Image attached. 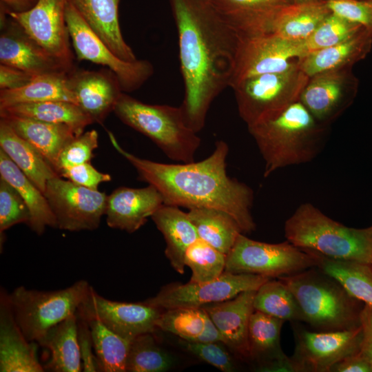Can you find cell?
<instances>
[{"label":"cell","mask_w":372,"mask_h":372,"mask_svg":"<svg viewBox=\"0 0 372 372\" xmlns=\"http://www.w3.org/2000/svg\"><path fill=\"white\" fill-rule=\"evenodd\" d=\"M169 2L184 83L181 107L187 123L198 133L212 102L229 86L239 36L207 0Z\"/></svg>","instance_id":"6da1fadb"},{"label":"cell","mask_w":372,"mask_h":372,"mask_svg":"<svg viewBox=\"0 0 372 372\" xmlns=\"http://www.w3.org/2000/svg\"><path fill=\"white\" fill-rule=\"evenodd\" d=\"M113 147L136 170L138 179L155 187L164 204L177 207L213 208L227 212L242 233L256 229L251 215L253 190L227 173L229 146L215 143L213 152L198 162L167 164L138 157L125 150L114 135L107 132Z\"/></svg>","instance_id":"7a4b0ae2"},{"label":"cell","mask_w":372,"mask_h":372,"mask_svg":"<svg viewBox=\"0 0 372 372\" xmlns=\"http://www.w3.org/2000/svg\"><path fill=\"white\" fill-rule=\"evenodd\" d=\"M247 128L268 177L279 169L313 161L323 148L329 126L318 122L298 101L276 117Z\"/></svg>","instance_id":"3957f363"},{"label":"cell","mask_w":372,"mask_h":372,"mask_svg":"<svg viewBox=\"0 0 372 372\" xmlns=\"http://www.w3.org/2000/svg\"><path fill=\"white\" fill-rule=\"evenodd\" d=\"M277 278L295 296L304 322L318 331H343L360 326L364 304L318 267Z\"/></svg>","instance_id":"277c9868"},{"label":"cell","mask_w":372,"mask_h":372,"mask_svg":"<svg viewBox=\"0 0 372 372\" xmlns=\"http://www.w3.org/2000/svg\"><path fill=\"white\" fill-rule=\"evenodd\" d=\"M284 230L287 240L301 249L331 259L372 265V238L367 229L347 227L310 203L295 210Z\"/></svg>","instance_id":"5b68a950"},{"label":"cell","mask_w":372,"mask_h":372,"mask_svg":"<svg viewBox=\"0 0 372 372\" xmlns=\"http://www.w3.org/2000/svg\"><path fill=\"white\" fill-rule=\"evenodd\" d=\"M113 112L123 123L150 138L169 158L194 161L201 141L187 123L181 106L147 104L123 92Z\"/></svg>","instance_id":"8992f818"},{"label":"cell","mask_w":372,"mask_h":372,"mask_svg":"<svg viewBox=\"0 0 372 372\" xmlns=\"http://www.w3.org/2000/svg\"><path fill=\"white\" fill-rule=\"evenodd\" d=\"M309 79L298 61L285 70L244 79L232 87L240 118L248 127L276 117L299 101Z\"/></svg>","instance_id":"52a82bcc"},{"label":"cell","mask_w":372,"mask_h":372,"mask_svg":"<svg viewBox=\"0 0 372 372\" xmlns=\"http://www.w3.org/2000/svg\"><path fill=\"white\" fill-rule=\"evenodd\" d=\"M90 287L84 280L50 291L20 286L8 293V298L24 335L29 341L37 342L50 328L76 313Z\"/></svg>","instance_id":"ba28073f"},{"label":"cell","mask_w":372,"mask_h":372,"mask_svg":"<svg viewBox=\"0 0 372 372\" xmlns=\"http://www.w3.org/2000/svg\"><path fill=\"white\" fill-rule=\"evenodd\" d=\"M314 252L286 240L267 243L240 234L227 255L225 271L254 273L269 278L291 275L317 266Z\"/></svg>","instance_id":"9c48e42d"},{"label":"cell","mask_w":372,"mask_h":372,"mask_svg":"<svg viewBox=\"0 0 372 372\" xmlns=\"http://www.w3.org/2000/svg\"><path fill=\"white\" fill-rule=\"evenodd\" d=\"M65 21L77 59L108 68L117 77L123 92L138 89L153 75L154 68L149 61L127 62L115 55L70 1L65 8Z\"/></svg>","instance_id":"30bf717a"},{"label":"cell","mask_w":372,"mask_h":372,"mask_svg":"<svg viewBox=\"0 0 372 372\" xmlns=\"http://www.w3.org/2000/svg\"><path fill=\"white\" fill-rule=\"evenodd\" d=\"M230 87L247 78L287 70L307 54L304 41L273 34H238Z\"/></svg>","instance_id":"8fae6325"},{"label":"cell","mask_w":372,"mask_h":372,"mask_svg":"<svg viewBox=\"0 0 372 372\" xmlns=\"http://www.w3.org/2000/svg\"><path fill=\"white\" fill-rule=\"evenodd\" d=\"M270 279L254 273H234L225 271L211 281L168 285L145 302L162 310L200 308L230 300L243 291H257Z\"/></svg>","instance_id":"7c38bea8"},{"label":"cell","mask_w":372,"mask_h":372,"mask_svg":"<svg viewBox=\"0 0 372 372\" xmlns=\"http://www.w3.org/2000/svg\"><path fill=\"white\" fill-rule=\"evenodd\" d=\"M44 195L60 229L94 230L105 214L107 196L105 192L77 185L60 176L48 180Z\"/></svg>","instance_id":"4fadbf2b"},{"label":"cell","mask_w":372,"mask_h":372,"mask_svg":"<svg viewBox=\"0 0 372 372\" xmlns=\"http://www.w3.org/2000/svg\"><path fill=\"white\" fill-rule=\"evenodd\" d=\"M293 326L295 349L291 358L294 372H331L332 367L361 347V326L338 331H309Z\"/></svg>","instance_id":"5bb4252c"},{"label":"cell","mask_w":372,"mask_h":372,"mask_svg":"<svg viewBox=\"0 0 372 372\" xmlns=\"http://www.w3.org/2000/svg\"><path fill=\"white\" fill-rule=\"evenodd\" d=\"M163 310L147 303L123 302L108 300L92 287L80 304L76 316L85 321L96 320L119 335L132 340L154 333Z\"/></svg>","instance_id":"9a60e30c"},{"label":"cell","mask_w":372,"mask_h":372,"mask_svg":"<svg viewBox=\"0 0 372 372\" xmlns=\"http://www.w3.org/2000/svg\"><path fill=\"white\" fill-rule=\"evenodd\" d=\"M68 1L37 0L26 11H8V14L33 40L71 71L74 68L65 21Z\"/></svg>","instance_id":"2e32d148"},{"label":"cell","mask_w":372,"mask_h":372,"mask_svg":"<svg viewBox=\"0 0 372 372\" xmlns=\"http://www.w3.org/2000/svg\"><path fill=\"white\" fill-rule=\"evenodd\" d=\"M358 87L352 68L326 71L309 77L299 101L318 122L329 127L353 103Z\"/></svg>","instance_id":"e0dca14e"},{"label":"cell","mask_w":372,"mask_h":372,"mask_svg":"<svg viewBox=\"0 0 372 372\" xmlns=\"http://www.w3.org/2000/svg\"><path fill=\"white\" fill-rule=\"evenodd\" d=\"M0 64L14 67L32 75L70 72L33 40L12 19L1 22Z\"/></svg>","instance_id":"ac0fdd59"},{"label":"cell","mask_w":372,"mask_h":372,"mask_svg":"<svg viewBox=\"0 0 372 372\" xmlns=\"http://www.w3.org/2000/svg\"><path fill=\"white\" fill-rule=\"evenodd\" d=\"M68 85L78 105L94 121L102 124L123 92L116 75L107 71L73 69Z\"/></svg>","instance_id":"d6986e66"},{"label":"cell","mask_w":372,"mask_h":372,"mask_svg":"<svg viewBox=\"0 0 372 372\" xmlns=\"http://www.w3.org/2000/svg\"><path fill=\"white\" fill-rule=\"evenodd\" d=\"M163 204V196L153 185L143 188L119 187L107 196V225L133 233L144 225Z\"/></svg>","instance_id":"ffe728a7"},{"label":"cell","mask_w":372,"mask_h":372,"mask_svg":"<svg viewBox=\"0 0 372 372\" xmlns=\"http://www.w3.org/2000/svg\"><path fill=\"white\" fill-rule=\"evenodd\" d=\"M256 291H243L230 300L203 307L220 333L223 343L244 360H250L248 332Z\"/></svg>","instance_id":"44dd1931"},{"label":"cell","mask_w":372,"mask_h":372,"mask_svg":"<svg viewBox=\"0 0 372 372\" xmlns=\"http://www.w3.org/2000/svg\"><path fill=\"white\" fill-rule=\"evenodd\" d=\"M37 342L24 335L13 314L8 293L0 292V371L43 372L39 361Z\"/></svg>","instance_id":"7402d4cb"},{"label":"cell","mask_w":372,"mask_h":372,"mask_svg":"<svg viewBox=\"0 0 372 372\" xmlns=\"http://www.w3.org/2000/svg\"><path fill=\"white\" fill-rule=\"evenodd\" d=\"M285 321L259 311L252 313L248 332L250 360L256 361L258 371L294 372L292 362L282 351L280 333Z\"/></svg>","instance_id":"603a6c76"},{"label":"cell","mask_w":372,"mask_h":372,"mask_svg":"<svg viewBox=\"0 0 372 372\" xmlns=\"http://www.w3.org/2000/svg\"><path fill=\"white\" fill-rule=\"evenodd\" d=\"M69 1L115 55L127 62L138 59L121 32L118 14L121 0Z\"/></svg>","instance_id":"cb8c5ba5"},{"label":"cell","mask_w":372,"mask_h":372,"mask_svg":"<svg viewBox=\"0 0 372 372\" xmlns=\"http://www.w3.org/2000/svg\"><path fill=\"white\" fill-rule=\"evenodd\" d=\"M241 35L267 34L274 15L292 0H207Z\"/></svg>","instance_id":"d4e9b609"},{"label":"cell","mask_w":372,"mask_h":372,"mask_svg":"<svg viewBox=\"0 0 372 372\" xmlns=\"http://www.w3.org/2000/svg\"><path fill=\"white\" fill-rule=\"evenodd\" d=\"M21 138L34 146L58 174L59 156L76 134L70 126L43 122L15 115L0 114Z\"/></svg>","instance_id":"484cf974"},{"label":"cell","mask_w":372,"mask_h":372,"mask_svg":"<svg viewBox=\"0 0 372 372\" xmlns=\"http://www.w3.org/2000/svg\"><path fill=\"white\" fill-rule=\"evenodd\" d=\"M372 48V34L362 28L351 37L334 45L309 52L298 60L301 70L311 77L318 73L352 68Z\"/></svg>","instance_id":"4316f807"},{"label":"cell","mask_w":372,"mask_h":372,"mask_svg":"<svg viewBox=\"0 0 372 372\" xmlns=\"http://www.w3.org/2000/svg\"><path fill=\"white\" fill-rule=\"evenodd\" d=\"M151 218L165 238L166 257L174 269L183 274L185 251L199 238L187 212L183 211L179 207L163 204Z\"/></svg>","instance_id":"83f0119b"},{"label":"cell","mask_w":372,"mask_h":372,"mask_svg":"<svg viewBox=\"0 0 372 372\" xmlns=\"http://www.w3.org/2000/svg\"><path fill=\"white\" fill-rule=\"evenodd\" d=\"M37 344L49 353L48 360L43 365L45 370L54 372L83 371L76 313L50 328Z\"/></svg>","instance_id":"f1b7e54d"},{"label":"cell","mask_w":372,"mask_h":372,"mask_svg":"<svg viewBox=\"0 0 372 372\" xmlns=\"http://www.w3.org/2000/svg\"><path fill=\"white\" fill-rule=\"evenodd\" d=\"M0 177L22 197L30 214L28 226L38 235L47 227H57L55 216L44 194L0 148Z\"/></svg>","instance_id":"f546056e"},{"label":"cell","mask_w":372,"mask_h":372,"mask_svg":"<svg viewBox=\"0 0 372 372\" xmlns=\"http://www.w3.org/2000/svg\"><path fill=\"white\" fill-rule=\"evenodd\" d=\"M0 148L43 194L48 180L59 176L45 158L2 118Z\"/></svg>","instance_id":"4dcf8cb0"},{"label":"cell","mask_w":372,"mask_h":372,"mask_svg":"<svg viewBox=\"0 0 372 372\" xmlns=\"http://www.w3.org/2000/svg\"><path fill=\"white\" fill-rule=\"evenodd\" d=\"M331 12L326 1L288 4L274 15L269 34L305 41Z\"/></svg>","instance_id":"1f68e13d"},{"label":"cell","mask_w":372,"mask_h":372,"mask_svg":"<svg viewBox=\"0 0 372 372\" xmlns=\"http://www.w3.org/2000/svg\"><path fill=\"white\" fill-rule=\"evenodd\" d=\"M48 101H63L78 105L77 99L68 85V72L35 75L22 87L0 91V109Z\"/></svg>","instance_id":"d6a6232c"},{"label":"cell","mask_w":372,"mask_h":372,"mask_svg":"<svg viewBox=\"0 0 372 372\" xmlns=\"http://www.w3.org/2000/svg\"><path fill=\"white\" fill-rule=\"evenodd\" d=\"M158 329L189 342L223 343L220 333L203 307L165 310L158 320Z\"/></svg>","instance_id":"836d02e7"},{"label":"cell","mask_w":372,"mask_h":372,"mask_svg":"<svg viewBox=\"0 0 372 372\" xmlns=\"http://www.w3.org/2000/svg\"><path fill=\"white\" fill-rule=\"evenodd\" d=\"M0 114L67 125L74 130L76 136L84 132L87 125L94 123L78 105L63 101L17 104L0 109Z\"/></svg>","instance_id":"e575fe53"},{"label":"cell","mask_w":372,"mask_h":372,"mask_svg":"<svg viewBox=\"0 0 372 372\" xmlns=\"http://www.w3.org/2000/svg\"><path fill=\"white\" fill-rule=\"evenodd\" d=\"M188 216L195 227L199 238L223 254L227 255L242 230L235 219L222 210L194 207Z\"/></svg>","instance_id":"d590c367"},{"label":"cell","mask_w":372,"mask_h":372,"mask_svg":"<svg viewBox=\"0 0 372 372\" xmlns=\"http://www.w3.org/2000/svg\"><path fill=\"white\" fill-rule=\"evenodd\" d=\"M314 253L318 260L316 267L335 279L353 298L372 309L371 264L335 260Z\"/></svg>","instance_id":"8d00e7d4"},{"label":"cell","mask_w":372,"mask_h":372,"mask_svg":"<svg viewBox=\"0 0 372 372\" xmlns=\"http://www.w3.org/2000/svg\"><path fill=\"white\" fill-rule=\"evenodd\" d=\"M86 322L91 330L99 371L125 372L132 341L112 331L99 320Z\"/></svg>","instance_id":"74e56055"},{"label":"cell","mask_w":372,"mask_h":372,"mask_svg":"<svg viewBox=\"0 0 372 372\" xmlns=\"http://www.w3.org/2000/svg\"><path fill=\"white\" fill-rule=\"evenodd\" d=\"M254 310L293 323L304 322L297 300L279 279L269 280L256 291Z\"/></svg>","instance_id":"f35d334b"},{"label":"cell","mask_w":372,"mask_h":372,"mask_svg":"<svg viewBox=\"0 0 372 372\" xmlns=\"http://www.w3.org/2000/svg\"><path fill=\"white\" fill-rule=\"evenodd\" d=\"M174 357L157 343L153 333L140 335L132 340L126 371L164 372L174 365Z\"/></svg>","instance_id":"ab89813d"},{"label":"cell","mask_w":372,"mask_h":372,"mask_svg":"<svg viewBox=\"0 0 372 372\" xmlns=\"http://www.w3.org/2000/svg\"><path fill=\"white\" fill-rule=\"evenodd\" d=\"M227 255L198 238L185 251L184 262L192 270L191 282H202L218 278L225 270Z\"/></svg>","instance_id":"60d3db41"},{"label":"cell","mask_w":372,"mask_h":372,"mask_svg":"<svg viewBox=\"0 0 372 372\" xmlns=\"http://www.w3.org/2000/svg\"><path fill=\"white\" fill-rule=\"evenodd\" d=\"M362 28L361 25L331 11L304 41L307 52L338 44L351 37Z\"/></svg>","instance_id":"b9f144b4"},{"label":"cell","mask_w":372,"mask_h":372,"mask_svg":"<svg viewBox=\"0 0 372 372\" xmlns=\"http://www.w3.org/2000/svg\"><path fill=\"white\" fill-rule=\"evenodd\" d=\"M29 209L17 191L0 177V234L19 223L28 225Z\"/></svg>","instance_id":"7bdbcfd3"},{"label":"cell","mask_w":372,"mask_h":372,"mask_svg":"<svg viewBox=\"0 0 372 372\" xmlns=\"http://www.w3.org/2000/svg\"><path fill=\"white\" fill-rule=\"evenodd\" d=\"M99 146V134L92 130L75 136L62 150L58 163V174L63 168L90 162Z\"/></svg>","instance_id":"ee69618b"},{"label":"cell","mask_w":372,"mask_h":372,"mask_svg":"<svg viewBox=\"0 0 372 372\" xmlns=\"http://www.w3.org/2000/svg\"><path fill=\"white\" fill-rule=\"evenodd\" d=\"M219 342H189L182 340L181 345L192 354L225 372L233 371L234 362Z\"/></svg>","instance_id":"f6af8a7d"},{"label":"cell","mask_w":372,"mask_h":372,"mask_svg":"<svg viewBox=\"0 0 372 372\" xmlns=\"http://www.w3.org/2000/svg\"><path fill=\"white\" fill-rule=\"evenodd\" d=\"M330 10L364 28L372 34V0H331Z\"/></svg>","instance_id":"bcb514c9"},{"label":"cell","mask_w":372,"mask_h":372,"mask_svg":"<svg viewBox=\"0 0 372 372\" xmlns=\"http://www.w3.org/2000/svg\"><path fill=\"white\" fill-rule=\"evenodd\" d=\"M59 176L77 185L92 189H98L101 183L111 180L110 174L100 172L90 162L63 168L61 170Z\"/></svg>","instance_id":"7dc6e473"},{"label":"cell","mask_w":372,"mask_h":372,"mask_svg":"<svg viewBox=\"0 0 372 372\" xmlns=\"http://www.w3.org/2000/svg\"><path fill=\"white\" fill-rule=\"evenodd\" d=\"M78 342L83 371L85 372L99 371L98 360L94 352L90 326L86 321L79 318Z\"/></svg>","instance_id":"c3c4849f"},{"label":"cell","mask_w":372,"mask_h":372,"mask_svg":"<svg viewBox=\"0 0 372 372\" xmlns=\"http://www.w3.org/2000/svg\"><path fill=\"white\" fill-rule=\"evenodd\" d=\"M35 75L20 69L0 64L1 90H14L29 83Z\"/></svg>","instance_id":"681fc988"},{"label":"cell","mask_w":372,"mask_h":372,"mask_svg":"<svg viewBox=\"0 0 372 372\" xmlns=\"http://www.w3.org/2000/svg\"><path fill=\"white\" fill-rule=\"evenodd\" d=\"M360 322L362 331L360 352L372 364V309L369 306L364 304Z\"/></svg>","instance_id":"f907efd6"},{"label":"cell","mask_w":372,"mask_h":372,"mask_svg":"<svg viewBox=\"0 0 372 372\" xmlns=\"http://www.w3.org/2000/svg\"><path fill=\"white\" fill-rule=\"evenodd\" d=\"M331 372H372V364L359 351L335 364Z\"/></svg>","instance_id":"816d5d0a"},{"label":"cell","mask_w":372,"mask_h":372,"mask_svg":"<svg viewBox=\"0 0 372 372\" xmlns=\"http://www.w3.org/2000/svg\"><path fill=\"white\" fill-rule=\"evenodd\" d=\"M10 7L13 12H21L32 8V3L34 0H1Z\"/></svg>","instance_id":"f5cc1de1"},{"label":"cell","mask_w":372,"mask_h":372,"mask_svg":"<svg viewBox=\"0 0 372 372\" xmlns=\"http://www.w3.org/2000/svg\"><path fill=\"white\" fill-rule=\"evenodd\" d=\"M324 0H292L293 3H309Z\"/></svg>","instance_id":"db71d44e"},{"label":"cell","mask_w":372,"mask_h":372,"mask_svg":"<svg viewBox=\"0 0 372 372\" xmlns=\"http://www.w3.org/2000/svg\"><path fill=\"white\" fill-rule=\"evenodd\" d=\"M366 229H367V231H368V232H369L370 236H371V238H372V225L370 226V227H367Z\"/></svg>","instance_id":"11a10c76"},{"label":"cell","mask_w":372,"mask_h":372,"mask_svg":"<svg viewBox=\"0 0 372 372\" xmlns=\"http://www.w3.org/2000/svg\"><path fill=\"white\" fill-rule=\"evenodd\" d=\"M324 1H331V0H324Z\"/></svg>","instance_id":"9f6ffc18"}]
</instances>
